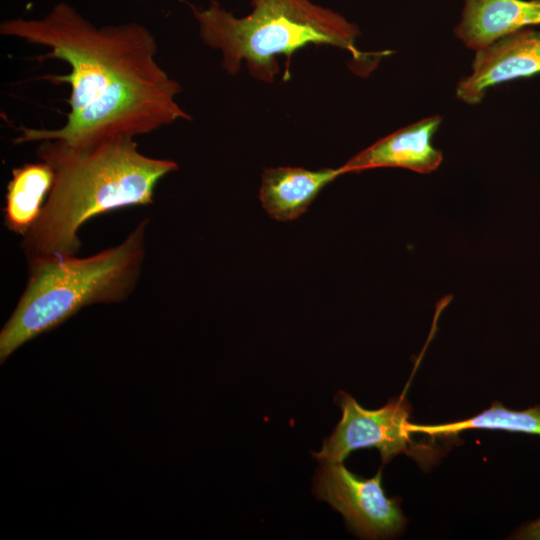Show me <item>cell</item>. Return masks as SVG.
I'll return each mask as SVG.
<instances>
[{
    "instance_id": "6da1fadb",
    "label": "cell",
    "mask_w": 540,
    "mask_h": 540,
    "mask_svg": "<svg viewBox=\"0 0 540 540\" xmlns=\"http://www.w3.org/2000/svg\"><path fill=\"white\" fill-rule=\"evenodd\" d=\"M38 155L52 167L54 181L38 219L22 236L27 258L77 255L78 232L85 222L112 210L152 204L158 182L178 169L173 160L142 154L129 137L87 151L42 141Z\"/></svg>"
},
{
    "instance_id": "7a4b0ae2",
    "label": "cell",
    "mask_w": 540,
    "mask_h": 540,
    "mask_svg": "<svg viewBox=\"0 0 540 540\" xmlns=\"http://www.w3.org/2000/svg\"><path fill=\"white\" fill-rule=\"evenodd\" d=\"M148 224L140 221L120 244L87 257L27 258V283L0 332V363L86 306L124 302L141 275Z\"/></svg>"
},
{
    "instance_id": "3957f363",
    "label": "cell",
    "mask_w": 540,
    "mask_h": 540,
    "mask_svg": "<svg viewBox=\"0 0 540 540\" xmlns=\"http://www.w3.org/2000/svg\"><path fill=\"white\" fill-rule=\"evenodd\" d=\"M0 34L45 46L50 51L40 59L70 65L68 74L44 77L70 84L69 113L83 109L118 81L168 75L155 59L157 42L146 26L128 22L98 27L65 2L40 18L3 20Z\"/></svg>"
},
{
    "instance_id": "277c9868",
    "label": "cell",
    "mask_w": 540,
    "mask_h": 540,
    "mask_svg": "<svg viewBox=\"0 0 540 540\" xmlns=\"http://www.w3.org/2000/svg\"><path fill=\"white\" fill-rule=\"evenodd\" d=\"M184 1V0H183ZM198 24L203 43L222 54V67L239 72L244 61L253 77L273 82L278 56L287 61L308 45H329L367 61L355 45L359 28L338 12L311 0H250L251 11L236 17L216 0L206 8L184 1Z\"/></svg>"
},
{
    "instance_id": "5b68a950",
    "label": "cell",
    "mask_w": 540,
    "mask_h": 540,
    "mask_svg": "<svg viewBox=\"0 0 540 540\" xmlns=\"http://www.w3.org/2000/svg\"><path fill=\"white\" fill-rule=\"evenodd\" d=\"M179 82L169 75L118 81L83 109L67 114L60 128L20 127L15 144L57 141L73 151H87L116 137L149 134L178 120H191L176 102Z\"/></svg>"
},
{
    "instance_id": "8992f818",
    "label": "cell",
    "mask_w": 540,
    "mask_h": 540,
    "mask_svg": "<svg viewBox=\"0 0 540 540\" xmlns=\"http://www.w3.org/2000/svg\"><path fill=\"white\" fill-rule=\"evenodd\" d=\"M335 399L342 416L324 440L321 451L313 453L320 463L343 462L352 451L362 448L378 449L383 465L401 453L416 457L429 450L411 439L408 429L411 407L403 396L376 410L363 408L344 391H339Z\"/></svg>"
},
{
    "instance_id": "52a82bcc",
    "label": "cell",
    "mask_w": 540,
    "mask_h": 540,
    "mask_svg": "<svg viewBox=\"0 0 540 540\" xmlns=\"http://www.w3.org/2000/svg\"><path fill=\"white\" fill-rule=\"evenodd\" d=\"M381 483V470L372 478H362L343 462H323L315 475L313 494L340 512L359 537L388 538L403 529L406 519L398 498H388Z\"/></svg>"
},
{
    "instance_id": "ba28073f",
    "label": "cell",
    "mask_w": 540,
    "mask_h": 540,
    "mask_svg": "<svg viewBox=\"0 0 540 540\" xmlns=\"http://www.w3.org/2000/svg\"><path fill=\"white\" fill-rule=\"evenodd\" d=\"M538 73L540 30L528 27L477 50L472 73L458 83L456 96L468 104H477L490 87Z\"/></svg>"
},
{
    "instance_id": "9c48e42d",
    "label": "cell",
    "mask_w": 540,
    "mask_h": 540,
    "mask_svg": "<svg viewBox=\"0 0 540 540\" xmlns=\"http://www.w3.org/2000/svg\"><path fill=\"white\" fill-rule=\"evenodd\" d=\"M441 123L436 115L422 119L378 140L344 165V174L372 168L398 167L418 173H430L442 162V153L432 145Z\"/></svg>"
},
{
    "instance_id": "30bf717a",
    "label": "cell",
    "mask_w": 540,
    "mask_h": 540,
    "mask_svg": "<svg viewBox=\"0 0 540 540\" xmlns=\"http://www.w3.org/2000/svg\"><path fill=\"white\" fill-rule=\"evenodd\" d=\"M540 25V0H465L457 38L480 50L502 37Z\"/></svg>"
},
{
    "instance_id": "8fae6325",
    "label": "cell",
    "mask_w": 540,
    "mask_h": 540,
    "mask_svg": "<svg viewBox=\"0 0 540 540\" xmlns=\"http://www.w3.org/2000/svg\"><path fill=\"white\" fill-rule=\"evenodd\" d=\"M343 174L341 167L319 170L267 168L262 173L259 199L271 218L291 221L308 209L323 188Z\"/></svg>"
},
{
    "instance_id": "7c38bea8",
    "label": "cell",
    "mask_w": 540,
    "mask_h": 540,
    "mask_svg": "<svg viewBox=\"0 0 540 540\" xmlns=\"http://www.w3.org/2000/svg\"><path fill=\"white\" fill-rule=\"evenodd\" d=\"M54 181L52 167L26 163L12 170L7 185L3 217L5 226L24 236L38 219Z\"/></svg>"
},
{
    "instance_id": "4fadbf2b",
    "label": "cell",
    "mask_w": 540,
    "mask_h": 540,
    "mask_svg": "<svg viewBox=\"0 0 540 540\" xmlns=\"http://www.w3.org/2000/svg\"><path fill=\"white\" fill-rule=\"evenodd\" d=\"M409 431L427 435H451L468 429H495L540 436V404L525 410H512L499 402L481 413L457 422L422 425L409 423Z\"/></svg>"
},
{
    "instance_id": "5bb4252c",
    "label": "cell",
    "mask_w": 540,
    "mask_h": 540,
    "mask_svg": "<svg viewBox=\"0 0 540 540\" xmlns=\"http://www.w3.org/2000/svg\"><path fill=\"white\" fill-rule=\"evenodd\" d=\"M512 538L519 540H540V517L523 524L514 532Z\"/></svg>"
}]
</instances>
